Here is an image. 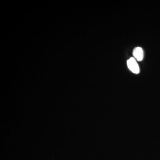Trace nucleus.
Listing matches in <instances>:
<instances>
[{
	"instance_id": "f257e3e1",
	"label": "nucleus",
	"mask_w": 160,
	"mask_h": 160,
	"mask_svg": "<svg viewBox=\"0 0 160 160\" xmlns=\"http://www.w3.org/2000/svg\"><path fill=\"white\" fill-rule=\"evenodd\" d=\"M127 64L129 70L135 74H138L140 72V68L138 63L133 58H131L127 61Z\"/></svg>"
},
{
	"instance_id": "f03ea898",
	"label": "nucleus",
	"mask_w": 160,
	"mask_h": 160,
	"mask_svg": "<svg viewBox=\"0 0 160 160\" xmlns=\"http://www.w3.org/2000/svg\"><path fill=\"white\" fill-rule=\"evenodd\" d=\"M133 55L138 61H142L144 58V51L141 47H136L133 49Z\"/></svg>"
}]
</instances>
